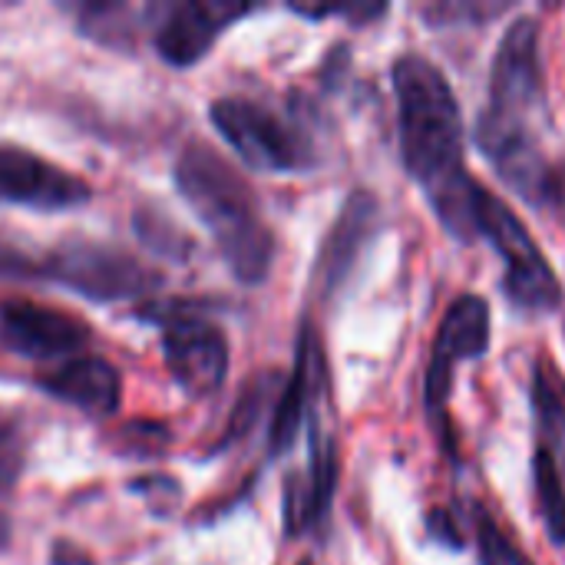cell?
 Instances as JSON below:
<instances>
[{
	"mask_svg": "<svg viewBox=\"0 0 565 565\" xmlns=\"http://www.w3.org/2000/svg\"><path fill=\"white\" fill-rule=\"evenodd\" d=\"M391 79L404 169L424 189L440 225L457 242H473V199L480 182L463 162V116L450 79L420 53L397 56Z\"/></svg>",
	"mask_w": 565,
	"mask_h": 565,
	"instance_id": "6da1fadb",
	"label": "cell"
},
{
	"mask_svg": "<svg viewBox=\"0 0 565 565\" xmlns=\"http://www.w3.org/2000/svg\"><path fill=\"white\" fill-rule=\"evenodd\" d=\"M175 185L199 222L212 232L232 275L245 285L265 281L275 258V235L238 169L212 146L192 142L175 162Z\"/></svg>",
	"mask_w": 565,
	"mask_h": 565,
	"instance_id": "7a4b0ae2",
	"label": "cell"
},
{
	"mask_svg": "<svg viewBox=\"0 0 565 565\" xmlns=\"http://www.w3.org/2000/svg\"><path fill=\"white\" fill-rule=\"evenodd\" d=\"M473 222H477V235H483L503 258L507 298L513 305H520L523 311L559 308L563 285H559V275L553 271L550 258L533 242L523 218H516L513 209L503 199H497L493 192H487L483 185L477 189V199H473Z\"/></svg>",
	"mask_w": 565,
	"mask_h": 565,
	"instance_id": "3957f363",
	"label": "cell"
},
{
	"mask_svg": "<svg viewBox=\"0 0 565 565\" xmlns=\"http://www.w3.org/2000/svg\"><path fill=\"white\" fill-rule=\"evenodd\" d=\"M546 106V76L540 53V23L520 17L507 26L493 70H490V99L477 119V129L497 132H533L530 119Z\"/></svg>",
	"mask_w": 565,
	"mask_h": 565,
	"instance_id": "277c9868",
	"label": "cell"
},
{
	"mask_svg": "<svg viewBox=\"0 0 565 565\" xmlns=\"http://www.w3.org/2000/svg\"><path fill=\"white\" fill-rule=\"evenodd\" d=\"M209 119L215 122L218 136L238 152V159L262 172H298L311 166V146L308 139L285 122L268 106H258L252 99H215L209 109Z\"/></svg>",
	"mask_w": 565,
	"mask_h": 565,
	"instance_id": "5b68a950",
	"label": "cell"
},
{
	"mask_svg": "<svg viewBox=\"0 0 565 565\" xmlns=\"http://www.w3.org/2000/svg\"><path fill=\"white\" fill-rule=\"evenodd\" d=\"M30 271L53 278L93 301H126L162 285V278L132 255L96 242H66Z\"/></svg>",
	"mask_w": 565,
	"mask_h": 565,
	"instance_id": "8992f818",
	"label": "cell"
},
{
	"mask_svg": "<svg viewBox=\"0 0 565 565\" xmlns=\"http://www.w3.org/2000/svg\"><path fill=\"white\" fill-rule=\"evenodd\" d=\"M490 351V305L480 295H460L434 338L430 364L424 377V401L434 427L447 430V404L454 394V367L460 361H477Z\"/></svg>",
	"mask_w": 565,
	"mask_h": 565,
	"instance_id": "52a82bcc",
	"label": "cell"
},
{
	"mask_svg": "<svg viewBox=\"0 0 565 565\" xmlns=\"http://www.w3.org/2000/svg\"><path fill=\"white\" fill-rule=\"evenodd\" d=\"M166 367L175 384L192 397H212L228 377V341L225 334L202 318H175L162 334Z\"/></svg>",
	"mask_w": 565,
	"mask_h": 565,
	"instance_id": "ba28073f",
	"label": "cell"
},
{
	"mask_svg": "<svg viewBox=\"0 0 565 565\" xmlns=\"http://www.w3.org/2000/svg\"><path fill=\"white\" fill-rule=\"evenodd\" d=\"M89 341V328L66 311L36 301L0 305V344L30 361H53L79 354Z\"/></svg>",
	"mask_w": 565,
	"mask_h": 565,
	"instance_id": "9c48e42d",
	"label": "cell"
},
{
	"mask_svg": "<svg viewBox=\"0 0 565 565\" xmlns=\"http://www.w3.org/2000/svg\"><path fill=\"white\" fill-rule=\"evenodd\" d=\"M0 199L56 212V209L83 205L89 199V185L79 175L40 159L30 149L0 142Z\"/></svg>",
	"mask_w": 565,
	"mask_h": 565,
	"instance_id": "30bf717a",
	"label": "cell"
},
{
	"mask_svg": "<svg viewBox=\"0 0 565 565\" xmlns=\"http://www.w3.org/2000/svg\"><path fill=\"white\" fill-rule=\"evenodd\" d=\"M377 222H381L377 195L367 189H354L348 195V202L341 205V212L321 245L318 265H315V285L321 295H334L348 281L361 252L367 248L371 235L377 232Z\"/></svg>",
	"mask_w": 565,
	"mask_h": 565,
	"instance_id": "8fae6325",
	"label": "cell"
},
{
	"mask_svg": "<svg viewBox=\"0 0 565 565\" xmlns=\"http://www.w3.org/2000/svg\"><path fill=\"white\" fill-rule=\"evenodd\" d=\"M252 7L242 3H175L162 13L159 26H156V50L166 63L172 66H192L199 63L212 43L218 40V33L235 23L238 17H248Z\"/></svg>",
	"mask_w": 565,
	"mask_h": 565,
	"instance_id": "7c38bea8",
	"label": "cell"
},
{
	"mask_svg": "<svg viewBox=\"0 0 565 565\" xmlns=\"http://www.w3.org/2000/svg\"><path fill=\"white\" fill-rule=\"evenodd\" d=\"M338 487V454L334 440L311 424V463L305 477H291L285 487V530L288 536H298L321 523L331 510Z\"/></svg>",
	"mask_w": 565,
	"mask_h": 565,
	"instance_id": "4fadbf2b",
	"label": "cell"
},
{
	"mask_svg": "<svg viewBox=\"0 0 565 565\" xmlns=\"http://www.w3.org/2000/svg\"><path fill=\"white\" fill-rule=\"evenodd\" d=\"M40 387L63 404H73L86 414H113L122 397L119 371L93 354L63 361L56 371L40 377Z\"/></svg>",
	"mask_w": 565,
	"mask_h": 565,
	"instance_id": "5bb4252c",
	"label": "cell"
},
{
	"mask_svg": "<svg viewBox=\"0 0 565 565\" xmlns=\"http://www.w3.org/2000/svg\"><path fill=\"white\" fill-rule=\"evenodd\" d=\"M318 381H321V351H318V341L311 331L301 334V348H298V361H295V371H291V381L288 387L281 391L278 397V407H275V417H271V434H268V447L271 454H285L301 424H305V414L311 407V397L318 391Z\"/></svg>",
	"mask_w": 565,
	"mask_h": 565,
	"instance_id": "9a60e30c",
	"label": "cell"
},
{
	"mask_svg": "<svg viewBox=\"0 0 565 565\" xmlns=\"http://www.w3.org/2000/svg\"><path fill=\"white\" fill-rule=\"evenodd\" d=\"M533 414H536V427L543 437V447L565 457V377L559 364L550 354L536 358L533 367Z\"/></svg>",
	"mask_w": 565,
	"mask_h": 565,
	"instance_id": "2e32d148",
	"label": "cell"
},
{
	"mask_svg": "<svg viewBox=\"0 0 565 565\" xmlns=\"http://www.w3.org/2000/svg\"><path fill=\"white\" fill-rule=\"evenodd\" d=\"M533 480H536V500H540V516L543 526L553 540V546L565 550V480L559 460L553 457V450H546L543 444L536 447L533 457Z\"/></svg>",
	"mask_w": 565,
	"mask_h": 565,
	"instance_id": "e0dca14e",
	"label": "cell"
},
{
	"mask_svg": "<svg viewBox=\"0 0 565 565\" xmlns=\"http://www.w3.org/2000/svg\"><path fill=\"white\" fill-rule=\"evenodd\" d=\"M473 530H477V550L483 565H533L523 556V550H516V543L503 533L493 513L480 503L473 507Z\"/></svg>",
	"mask_w": 565,
	"mask_h": 565,
	"instance_id": "ac0fdd59",
	"label": "cell"
},
{
	"mask_svg": "<svg viewBox=\"0 0 565 565\" xmlns=\"http://www.w3.org/2000/svg\"><path fill=\"white\" fill-rule=\"evenodd\" d=\"M510 3H483V0H440L427 3L424 17L434 26H460V23H487L500 13H507Z\"/></svg>",
	"mask_w": 565,
	"mask_h": 565,
	"instance_id": "d6986e66",
	"label": "cell"
},
{
	"mask_svg": "<svg viewBox=\"0 0 565 565\" xmlns=\"http://www.w3.org/2000/svg\"><path fill=\"white\" fill-rule=\"evenodd\" d=\"M136 232L142 235V242L152 248V252H159V255H166V258H185L189 252H192V245L185 242L189 235H182L172 222H166L162 215H136Z\"/></svg>",
	"mask_w": 565,
	"mask_h": 565,
	"instance_id": "ffe728a7",
	"label": "cell"
},
{
	"mask_svg": "<svg viewBox=\"0 0 565 565\" xmlns=\"http://www.w3.org/2000/svg\"><path fill=\"white\" fill-rule=\"evenodd\" d=\"M23 470V440L13 427L0 424V493H10Z\"/></svg>",
	"mask_w": 565,
	"mask_h": 565,
	"instance_id": "44dd1931",
	"label": "cell"
},
{
	"mask_svg": "<svg viewBox=\"0 0 565 565\" xmlns=\"http://www.w3.org/2000/svg\"><path fill=\"white\" fill-rule=\"evenodd\" d=\"M427 530H430V540L447 546V550H463L467 546L463 526H460V520L447 507H434L427 513Z\"/></svg>",
	"mask_w": 565,
	"mask_h": 565,
	"instance_id": "7402d4cb",
	"label": "cell"
},
{
	"mask_svg": "<svg viewBox=\"0 0 565 565\" xmlns=\"http://www.w3.org/2000/svg\"><path fill=\"white\" fill-rule=\"evenodd\" d=\"M7 540H10V530H7V520L0 516V550L7 546Z\"/></svg>",
	"mask_w": 565,
	"mask_h": 565,
	"instance_id": "603a6c76",
	"label": "cell"
},
{
	"mask_svg": "<svg viewBox=\"0 0 565 565\" xmlns=\"http://www.w3.org/2000/svg\"><path fill=\"white\" fill-rule=\"evenodd\" d=\"M301 565H311V563H301Z\"/></svg>",
	"mask_w": 565,
	"mask_h": 565,
	"instance_id": "cb8c5ba5",
	"label": "cell"
}]
</instances>
